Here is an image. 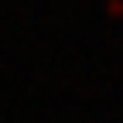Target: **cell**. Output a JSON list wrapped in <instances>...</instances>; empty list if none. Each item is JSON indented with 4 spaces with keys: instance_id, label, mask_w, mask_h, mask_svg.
Listing matches in <instances>:
<instances>
[{
    "instance_id": "cell-1",
    "label": "cell",
    "mask_w": 123,
    "mask_h": 123,
    "mask_svg": "<svg viewBox=\"0 0 123 123\" xmlns=\"http://www.w3.org/2000/svg\"><path fill=\"white\" fill-rule=\"evenodd\" d=\"M103 10H106V17L123 24V0H103Z\"/></svg>"
}]
</instances>
